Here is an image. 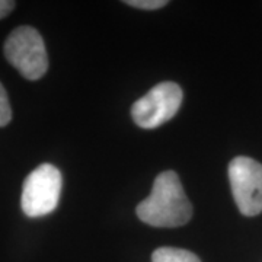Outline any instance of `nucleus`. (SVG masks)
I'll list each match as a JSON object with an SVG mask.
<instances>
[{
	"label": "nucleus",
	"mask_w": 262,
	"mask_h": 262,
	"mask_svg": "<svg viewBox=\"0 0 262 262\" xmlns=\"http://www.w3.org/2000/svg\"><path fill=\"white\" fill-rule=\"evenodd\" d=\"M143 223L153 227H179L192 217V206L185 195L179 177L173 170L158 175L151 194L136 208Z\"/></svg>",
	"instance_id": "nucleus-1"
},
{
	"label": "nucleus",
	"mask_w": 262,
	"mask_h": 262,
	"mask_svg": "<svg viewBox=\"0 0 262 262\" xmlns=\"http://www.w3.org/2000/svg\"><path fill=\"white\" fill-rule=\"evenodd\" d=\"M5 57L28 80H38L47 73L48 56L44 39L32 27L13 29L5 41Z\"/></svg>",
	"instance_id": "nucleus-2"
},
{
	"label": "nucleus",
	"mask_w": 262,
	"mask_h": 262,
	"mask_svg": "<svg viewBox=\"0 0 262 262\" xmlns=\"http://www.w3.org/2000/svg\"><path fill=\"white\" fill-rule=\"evenodd\" d=\"M61 172L51 163H44L29 173L24 187L20 206L28 217H42L53 213L61 194Z\"/></svg>",
	"instance_id": "nucleus-3"
},
{
	"label": "nucleus",
	"mask_w": 262,
	"mask_h": 262,
	"mask_svg": "<svg viewBox=\"0 0 262 262\" xmlns=\"http://www.w3.org/2000/svg\"><path fill=\"white\" fill-rule=\"evenodd\" d=\"M182 98L184 94L178 84L162 82L133 103L131 117L141 128H156L177 115Z\"/></svg>",
	"instance_id": "nucleus-4"
},
{
	"label": "nucleus",
	"mask_w": 262,
	"mask_h": 262,
	"mask_svg": "<svg viewBox=\"0 0 262 262\" xmlns=\"http://www.w3.org/2000/svg\"><path fill=\"white\" fill-rule=\"evenodd\" d=\"M229 181L234 203L244 215L262 213V165L256 160L237 156L229 165Z\"/></svg>",
	"instance_id": "nucleus-5"
},
{
	"label": "nucleus",
	"mask_w": 262,
	"mask_h": 262,
	"mask_svg": "<svg viewBox=\"0 0 262 262\" xmlns=\"http://www.w3.org/2000/svg\"><path fill=\"white\" fill-rule=\"evenodd\" d=\"M151 262H201L195 253L179 248H158L151 253Z\"/></svg>",
	"instance_id": "nucleus-6"
},
{
	"label": "nucleus",
	"mask_w": 262,
	"mask_h": 262,
	"mask_svg": "<svg viewBox=\"0 0 262 262\" xmlns=\"http://www.w3.org/2000/svg\"><path fill=\"white\" fill-rule=\"evenodd\" d=\"M10 120H12V108H10L9 98L3 84L0 83V127L8 125Z\"/></svg>",
	"instance_id": "nucleus-7"
},
{
	"label": "nucleus",
	"mask_w": 262,
	"mask_h": 262,
	"mask_svg": "<svg viewBox=\"0 0 262 262\" xmlns=\"http://www.w3.org/2000/svg\"><path fill=\"white\" fill-rule=\"evenodd\" d=\"M124 3L128 5V6H133V8H137V9L143 10L160 9V8H163V6L168 5L166 0H127Z\"/></svg>",
	"instance_id": "nucleus-8"
},
{
	"label": "nucleus",
	"mask_w": 262,
	"mask_h": 262,
	"mask_svg": "<svg viewBox=\"0 0 262 262\" xmlns=\"http://www.w3.org/2000/svg\"><path fill=\"white\" fill-rule=\"evenodd\" d=\"M15 8V2L10 0H0V19L8 16L10 12Z\"/></svg>",
	"instance_id": "nucleus-9"
}]
</instances>
